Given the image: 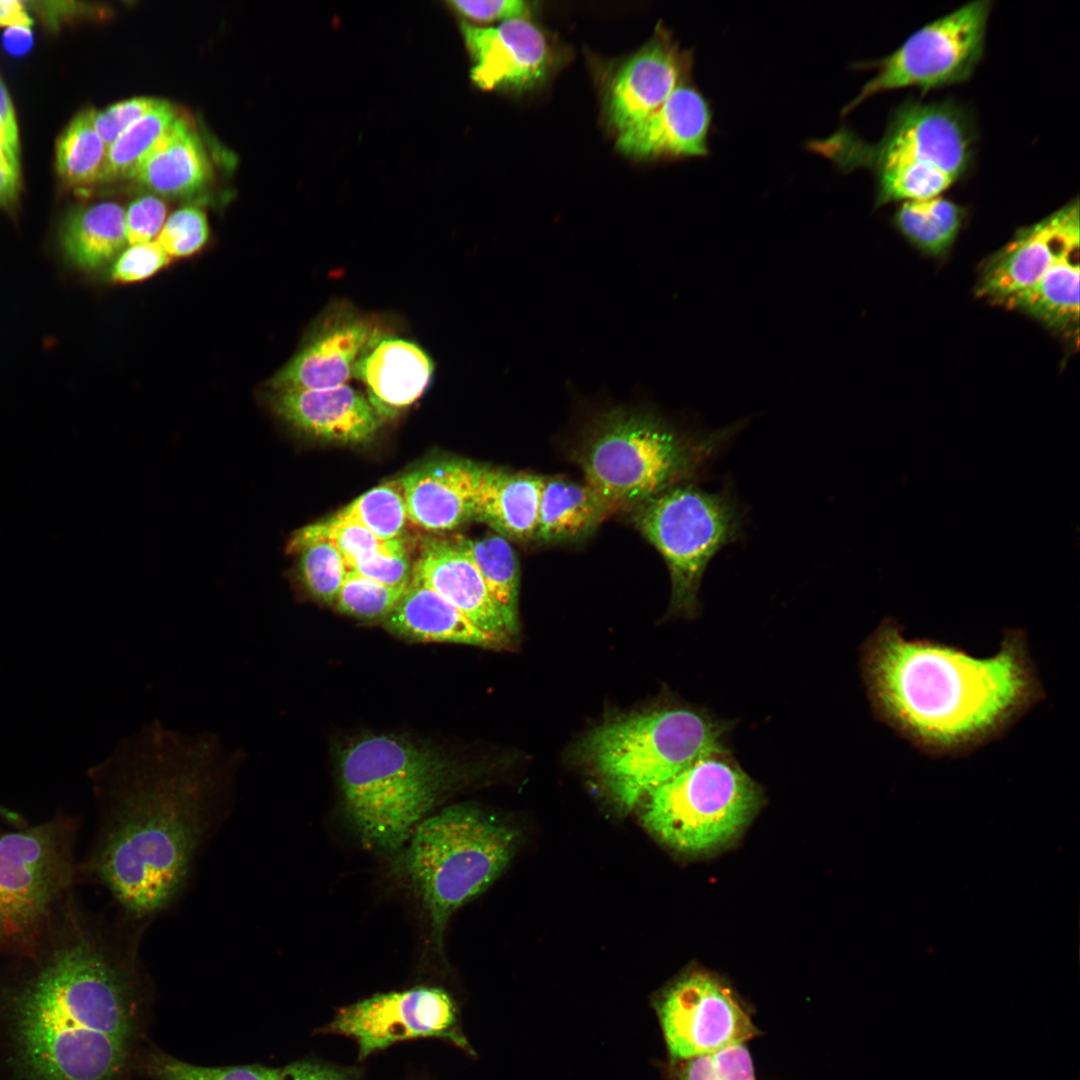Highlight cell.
Listing matches in <instances>:
<instances>
[{"instance_id":"1","label":"cell","mask_w":1080,"mask_h":1080,"mask_svg":"<svg viewBox=\"0 0 1080 1080\" xmlns=\"http://www.w3.org/2000/svg\"><path fill=\"white\" fill-rule=\"evenodd\" d=\"M246 758L215 733L154 720L90 768L103 815L92 869L123 919L146 928L181 898Z\"/></svg>"},{"instance_id":"2","label":"cell","mask_w":1080,"mask_h":1080,"mask_svg":"<svg viewBox=\"0 0 1080 1080\" xmlns=\"http://www.w3.org/2000/svg\"><path fill=\"white\" fill-rule=\"evenodd\" d=\"M862 672L877 718L920 752L961 756L1003 736L1045 697L1027 634L1004 632L976 658L932 639H907L885 618L864 644Z\"/></svg>"},{"instance_id":"3","label":"cell","mask_w":1080,"mask_h":1080,"mask_svg":"<svg viewBox=\"0 0 1080 1080\" xmlns=\"http://www.w3.org/2000/svg\"><path fill=\"white\" fill-rule=\"evenodd\" d=\"M144 929L77 925L14 998L13 1037L28 1080H122L136 1037Z\"/></svg>"},{"instance_id":"4","label":"cell","mask_w":1080,"mask_h":1080,"mask_svg":"<svg viewBox=\"0 0 1080 1080\" xmlns=\"http://www.w3.org/2000/svg\"><path fill=\"white\" fill-rule=\"evenodd\" d=\"M975 145L974 123L959 104L912 99L891 112L875 143L840 130L812 144L841 169H869L876 206L941 195L966 175Z\"/></svg>"},{"instance_id":"5","label":"cell","mask_w":1080,"mask_h":1080,"mask_svg":"<svg viewBox=\"0 0 1080 1080\" xmlns=\"http://www.w3.org/2000/svg\"><path fill=\"white\" fill-rule=\"evenodd\" d=\"M737 428L694 433L647 408L609 407L592 420L577 461L611 512L697 477Z\"/></svg>"},{"instance_id":"6","label":"cell","mask_w":1080,"mask_h":1080,"mask_svg":"<svg viewBox=\"0 0 1080 1080\" xmlns=\"http://www.w3.org/2000/svg\"><path fill=\"white\" fill-rule=\"evenodd\" d=\"M339 779L353 828L369 849L400 853L453 783L438 753L389 735L362 738L341 754Z\"/></svg>"},{"instance_id":"7","label":"cell","mask_w":1080,"mask_h":1080,"mask_svg":"<svg viewBox=\"0 0 1080 1080\" xmlns=\"http://www.w3.org/2000/svg\"><path fill=\"white\" fill-rule=\"evenodd\" d=\"M517 833L466 804L425 817L400 851L401 872L442 946L451 916L485 891L510 862Z\"/></svg>"},{"instance_id":"8","label":"cell","mask_w":1080,"mask_h":1080,"mask_svg":"<svg viewBox=\"0 0 1080 1080\" xmlns=\"http://www.w3.org/2000/svg\"><path fill=\"white\" fill-rule=\"evenodd\" d=\"M724 731L706 712L663 708L604 722L582 752L613 799L630 809L697 759L724 750Z\"/></svg>"},{"instance_id":"9","label":"cell","mask_w":1080,"mask_h":1080,"mask_svg":"<svg viewBox=\"0 0 1080 1080\" xmlns=\"http://www.w3.org/2000/svg\"><path fill=\"white\" fill-rule=\"evenodd\" d=\"M644 799L642 822L656 838L677 852L701 855L743 832L763 792L724 749L697 759Z\"/></svg>"},{"instance_id":"10","label":"cell","mask_w":1080,"mask_h":1080,"mask_svg":"<svg viewBox=\"0 0 1080 1080\" xmlns=\"http://www.w3.org/2000/svg\"><path fill=\"white\" fill-rule=\"evenodd\" d=\"M743 520L740 506L727 489L710 492L688 482L640 504L636 524L669 570L671 612L696 615L704 572L723 547L742 537Z\"/></svg>"},{"instance_id":"11","label":"cell","mask_w":1080,"mask_h":1080,"mask_svg":"<svg viewBox=\"0 0 1080 1080\" xmlns=\"http://www.w3.org/2000/svg\"><path fill=\"white\" fill-rule=\"evenodd\" d=\"M991 6L990 0H974L913 32L873 64L876 74L842 114L885 91L915 87L927 92L967 81L984 53Z\"/></svg>"},{"instance_id":"12","label":"cell","mask_w":1080,"mask_h":1080,"mask_svg":"<svg viewBox=\"0 0 1080 1080\" xmlns=\"http://www.w3.org/2000/svg\"><path fill=\"white\" fill-rule=\"evenodd\" d=\"M70 864L52 825L0 836V944L39 927L71 878Z\"/></svg>"},{"instance_id":"13","label":"cell","mask_w":1080,"mask_h":1080,"mask_svg":"<svg viewBox=\"0 0 1080 1080\" xmlns=\"http://www.w3.org/2000/svg\"><path fill=\"white\" fill-rule=\"evenodd\" d=\"M330 1028L356 1040L361 1059L397 1042L423 1037L447 1039L471 1051L458 1028L453 999L438 987L374 994L341 1008Z\"/></svg>"},{"instance_id":"14","label":"cell","mask_w":1080,"mask_h":1080,"mask_svg":"<svg viewBox=\"0 0 1080 1080\" xmlns=\"http://www.w3.org/2000/svg\"><path fill=\"white\" fill-rule=\"evenodd\" d=\"M657 1010L669 1053L676 1060L743 1044L756 1033L730 989L704 972L690 973L673 983Z\"/></svg>"},{"instance_id":"15","label":"cell","mask_w":1080,"mask_h":1080,"mask_svg":"<svg viewBox=\"0 0 1080 1080\" xmlns=\"http://www.w3.org/2000/svg\"><path fill=\"white\" fill-rule=\"evenodd\" d=\"M375 332L371 320L351 305L330 306L320 315L294 357L271 379V390L323 389L347 384L356 361Z\"/></svg>"},{"instance_id":"16","label":"cell","mask_w":1080,"mask_h":1080,"mask_svg":"<svg viewBox=\"0 0 1080 1080\" xmlns=\"http://www.w3.org/2000/svg\"><path fill=\"white\" fill-rule=\"evenodd\" d=\"M1077 198L1039 222L1023 227L984 264L977 294L1002 304L1025 290L1069 251L1079 248Z\"/></svg>"},{"instance_id":"17","label":"cell","mask_w":1080,"mask_h":1080,"mask_svg":"<svg viewBox=\"0 0 1080 1080\" xmlns=\"http://www.w3.org/2000/svg\"><path fill=\"white\" fill-rule=\"evenodd\" d=\"M461 32L474 64L471 79L481 89L523 92L536 87L549 72L551 47L530 19L491 27L463 23Z\"/></svg>"},{"instance_id":"18","label":"cell","mask_w":1080,"mask_h":1080,"mask_svg":"<svg viewBox=\"0 0 1080 1080\" xmlns=\"http://www.w3.org/2000/svg\"><path fill=\"white\" fill-rule=\"evenodd\" d=\"M692 55L661 28L615 72L605 94V112L618 133L655 112L687 80Z\"/></svg>"},{"instance_id":"19","label":"cell","mask_w":1080,"mask_h":1080,"mask_svg":"<svg viewBox=\"0 0 1080 1080\" xmlns=\"http://www.w3.org/2000/svg\"><path fill=\"white\" fill-rule=\"evenodd\" d=\"M267 400L290 427L319 440L359 444L371 440L381 426V414L369 398L348 384L271 391Z\"/></svg>"},{"instance_id":"20","label":"cell","mask_w":1080,"mask_h":1080,"mask_svg":"<svg viewBox=\"0 0 1080 1080\" xmlns=\"http://www.w3.org/2000/svg\"><path fill=\"white\" fill-rule=\"evenodd\" d=\"M711 121L707 100L685 80L655 112L618 133L616 146L641 159L705 156Z\"/></svg>"},{"instance_id":"21","label":"cell","mask_w":1080,"mask_h":1080,"mask_svg":"<svg viewBox=\"0 0 1080 1080\" xmlns=\"http://www.w3.org/2000/svg\"><path fill=\"white\" fill-rule=\"evenodd\" d=\"M483 466L464 459L432 461L399 478L408 519L431 532L473 519Z\"/></svg>"},{"instance_id":"22","label":"cell","mask_w":1080,"mask_h":1080,"mask_svg":"<svg viewBox=\"0 0 1080 1080\" xmlns=\"http://www.w3.org/2000/svg\"><path fill=\"white\" fill-rule=\"evenodd\" d=\"M410 582L435 591L481 630L507 643L512 640L478 569L456 541L425 540Z\"/></svg>"},{"instance_id":"23","label":"cell","mask_w":1080,"mask_h":1080,"mask_svg":"<svg viewBox=\"0 0 1080 1080\" xmlns=\"http://www.w3.org/2000/svg\"><path fill=\"white\" fill-rule=\"evenodd\" d=\"M433 372L431 357L418 344L376 331L356 361L353 376L367 387L369 400L380 413L383 407L400 409L418 400Z\"/></svg>"},{"instance_id":"24","label":"cell","mask_w":1080,"mask_h":1080,"mask_svg":"<svg viewBox=\"0 0 1080 1080\" xmlns=\"http://www.w3.org/2000/svg\"><path fill=\"white\" fill-rule=\"evenodd\" d=\"M210 177V162L198 134L186 119L177 117L131 178L160 195L182 197L201 190Z\"/></svg>"},{"instance_id":"25","label":"cell","mask_w":1080,"mask_h":1080,"mask_svg":"<svg viewBox=\"0 0 1080 1080\" xmlns=\"http://www.w3.org/2000/svg\"><path fill=\"white\" fill-rule=\"evenodd\" d=\"M386 628L417 641L453 642L481 647H500L506 641L474 625L455 606L435 591L410 582Z\"/></svg>"},{"instance_id":"26","label":"cell","mask_w":1080,"mask_h":1080,"mask_svg":"<svg viewBox=\"0 0 1080 1080\" xmlns=\"http://www.w3.org/2000/svg\"><path fill=\"white\" fill-rule=\"evenodd\" d=\"M545 478L483 466L473 519L505 538L535 537Z\"/></svg>"},{"instance_id":"27","label":"cell","mask_w":1080,"mask_h":1080,"mask_svg":"<svg viewBox=\"0 0 1080 1080\" xmlns=\"http://www.w3.org/2000/svg\"><path fill=\"white\" fill-rule=\"evenodd\" d=\"M60 241L66 257L83 270L98 269L125 246V211L117 203L100 202L73 209L66 216Z\"/></svg>"},{"instance_id":"28","label":"cell","mask_w":1080,"mask_h":1080,"mask_svg":"<svg viewBox=\"0 0 1080 1080\" xmlns=\"http://www.w3.org/2000/svg\"><path fill=\"white\" fill-rule=\"evenodd\" d=\"M1079 273V248H1075L1034 284L1002 304L1030 315L1049 328L1071 331L1079 320Z\"/></svg>"},{"instance_id":"29","label":"cell","mask_w":1080,"mask_h":1080,"mask_svg":"<svg viewBox=\"0 0 1080 1080\" xmlns=\"http://www.w3.org/2000/svg\"><path fill=\"white\" fill-rule=\"evenodd\" d=\"M608 512V508L586 483L545 478L535 537L554 541L585 534Z\"/></svg>"},{"instance_id":"30","label":"cell","mask_w":1080,"mask_h":1080,"mask_svg":"<svg viewBox=\"0 0 1080 1080\" xmlns=\"http://www.w3.org/2000/svg\"><path fill=\"white\" fill-rule=\"evenodd\" d=\"M456 543L475 564L513 637L519 630V568L507 538L494 534Z\"/></svg>"},{"instance_id":"31","label":"cell","mask_w":1080,"mask_h":1080,"mask_svg":"<svg viewBox=\"0 0 1080 1080\" xmlns=\"http://www.w3.org/2000/svg\"><path fill=\"white\" fill-rule=\"evenodd\" d=\"M965 214L963 207L939 195L900 202L893 224L916 248L939 256L952 246Z\"/></svg>"},{"instance_id":"32","label":"cell","mask_w":1080,"mask_h":1080,"mask_svg":"<svg viewBox=\"0 0 1080 1080\" xmlns=\"http://www.w3.org/2000/svg\"><path fill=\"white\" fill-rule=\"evenodd\" d=\"M106 153L92 123V109L78 113L56 142V170L62 183L72 189L101 183Z\"/></svg>"},{"instance_id":"33","label":"cell","mask_w":1080,"mask_h":1080,"mask_svg":"<svg viewBox=\"0 0 1080 1080\" xmlns=\"http://www.w3.org/2000/svg\"><path fill=\"white\" fill-rule=\"evenodd\" d=\"M177 117L175 107L160 99L107 148L101 182L131 178L145 154Z\"/></svg>"},{"instance_id":"34","label":"cell","mask_w":1080,"mask_h":1080,"mask_svg":"<svg viewBox=\"0 0 1080 1080\" xmlns=\"http://www.w3.org/2000/svg\"><path fill=\"white\" fill-rule=\"evenodd\" d=\"M334 516L357 523L385 541L402 538L409 520L399 480L370 489Z\"/></svg>"},{"instance_id":"35","label":"cell","mask_w":1080,"mask_h":1080,"mask_svg":"<svg viewBox=\"0 0 1080 1080\" xmlns=\"http://www.w3.org/2000/svg\"><path fill=\"white\" fill-rule=\"evenodd\" d=\"M287 551L298 553L297 577L304 589L316 600L334 604L348 568L329 540L310 538L288 542Z\"/></svg>"},{"instance_id":"36","label":"cell","mask_w":1080,"mask_h":1080,"mask_svg":"<svg viewBox=\"0 0 1080 1080\" xmlns=\"http://www.w3.org/2000/svg\"><path fill=\"white\" fill-rule=\"evenodd\" d=\"M139 1067L153 1080H280V1069L261 1065L198 1066L159 1051L146 1054Z\"/></svg>"},{"instance_id":"37","label":"cell","mask_w":1080,"mask_h":1080,"mask_svg":"<svg viewBox=\"0 0 1080 1080\" xmlns=\"http://www.w3.org/2000/svg\"><path fill=\"white\" fill-rule=\"evenodd\" d=\"M310 538L329 540L342 555L347 568L356 561L378 552H393L405 546L402 538L385 541L365 527L333 516L297 531L289 542Z\"/></svg>"},{"instance_id":"38","label":"cell","mask_w":1080,"mask_h":1080,"mask_svg":"<svg viewBox=\"0 0 1080 1080\" xmlns=\"http://www.w3.org/2000/svg\"><path fill=\"white\" fill-rule=\"evenodd\" d=\"M408 586H390L348 570L335 600L338 611L364 620L387 618Z\"/></svg>"},{"instance_id":"39","label":"cell","mask_w":1080,"mask_h":1080,"mask_svg":"<svg viewBox=\"0 0 1080 1080\" xmlns=\"http://www.w3.org/2000/svg\"><path fill=\"white\" fill-rule=\"evenodd\" d=\"M679 1080H756L750 1054L743 1044L685 1060Z\"/></svg>"},{"instance_id":"40","label":"cell","mask_w":1080,"mask_h":1080,"mask_svg":"<svg viewBox=\"0 0 1080 1080\" xmlns=\"http://www.w3.org/2000/svg\"><path fill=\"white\" fill-rule=\"evenodd\" d=\"M208 236L209 228L204 212L195 207H184L167 219L156 242L170 257H186L201 250Z\"/></svg>"},{"instance_id":"41","label":"cell","mask_w":1080,"mask_h":1080,"mask_svg":"<svg viewBox=\"0 0 1080 1080\" xmlns=\"http://www.w3.org/2000/svg\"><path fill=\"white\" fill-rule=\"evenodd\" d=\"M169 261L170 256L156 241L130 245L116 259L111 278L124 283L145 280Z\"/></svg>"},{"instance_id":"42","label":"cell","mask_w":1080,"mask_h":1080,"mask_svg":"<svg viewBox=\"0 0 1080 1080\" xmlns=\"http://www.w3.org/2000/svg\"><path fill=\"white\" fill-rule=\"evenodd\" d=\"M152 97H133L97 111L92 109L94 129L108 148L127 128L144 116L159 101Z\"/></svg>"},{"instance_id":"43","label":"cell","mask_w":1080,"mask_h":1080,"mask_svg":"<svg viewBox=\"0 0 1080 1080\" xmlns=\"http://www.w3.org/2000/svg\"><path fill=\"white\" fill-rule=\"evenodd\" d=\"M166 217V206L153 195L134 199L125 212L126 239L130 245L151 242L160 233Z\"/></svg>"},{"instance_id":"44","label":"cell","mask_w":1080,"mask_h":1080,"mask_svg":"<svg viewBox=\"0 0 1080 1080\" xmlns=\"http://www.w3.org/2000/svg\"><path fill=\"white\" fill-rule=\"evenodd\" d=\"M348 570L390 586H408L412 577V564L405 546L362 558Z\"/></svg>"},{"instance_id":"45","label":"cell","mask_w":1080,"mask_h":1080,"mask_svg":"<svg viewBox=\"0 0 1080 1080\" xmlns=\"http://www.w3.org/2000/svg\"><path fill=\"white\" fill-rule=\"evenodd\" d=\"M449 6L476 23H499L511 19H530L533 3L523 0H452Z\"/></svg>"},{"instance_id":"46","label":"cell","mask_w":1080,"mask_h":1080,"mask_svg":"<svg viewBox=\"0 0 1080 1080\" xmlns=\"http://www.w3.org/2000/svg\"><path fill=\"white\" fill-rule=\"evenodd\" d=\"M280 1080H351L346 1074L325 1065L296 1062L280 1069Z\"/></svg>"},{"instance_id":"47","label":"cell","mask_w":1080,"mask_h":1080,"mask_svg":"<svg viewBox=\"0 0 1080 1080\" xmlns=\"http://www.w3.org/2000/svg\"><path fill=\"white\" fill-rule=\"evenodd\" d=\"M48 27L56 29L63 21L81 15L86 7L74 1L28 2Z\"/></svg>"},{"instance_id":"48","label":"cell","mask_w":1080,"mask_h":1080,"mask_svg":"<svg viewBox=\"0 0 1080 1080\" xmlns=\"http://www.w3.org/2000/svg\"><path fill=\"white\" fill-rule=\"evenodd\" d=\"M0 118L5 141L10 151L19 157V134L15 110L6 85L0 75Z\"/></svg>"},{"instance_id":"49","label":"cell","mask_w":1080,"mask_h":1080,"mask_svg":"<svg viewBox=\"0 0 1080 1080\" xmlns=\"http://www.w3.org/2000/svg\"><path fill=\"white\" fill-rule=\"evenodd\" d=\"M33 20L27 12L26 2L20 0H0V27L31 28Z\"/></svg>"},{"instance_id":"50","label":"cell","mask_w":1080,"mask_h":1080,"mask_svg":"<svg viewBox=\"0 0 1080 1080\" xmlns=\"http://www.w3.org/2000/svg\"><path fill=\"white\" fill-rule=\"evenodd\" d=\"M2 44L7 53L12 56H23L33 46V32L27 27H10L2 36Z\"/></svg>"},{"instance_id":"51","label":"cell","mask_w":1080,"mask_h":1080,"mask_svg":"<svg viewBox=\"0 0 1080 1080\" xmlns=\"http://www.w3.org/2000/svg\"><path fill=\"white\" fill-rule=\"evenodd\" d=\"M14 164L19 165V157L15 156L6 146L5 142L0 139V165Z\"/></svg>"},{"instance_id":"52","label":"cell","mask_w":1080,"mask_h":1080,"mask_svg":"<svg viewBox=\"0 0 1080 1080\" xmlns=\"http://www.w3.org/2000/svg\"><path fill=\"white\" fill-rule=\"evenodd\" d=\"M0 139H2V140H3L4 142H5V144H6V141H5V135H4V130H3L2 122H1V118H0ZM6 146H7V144H6ZM9 150H10V149H9Z\"/></svg>"}]
</instances>
